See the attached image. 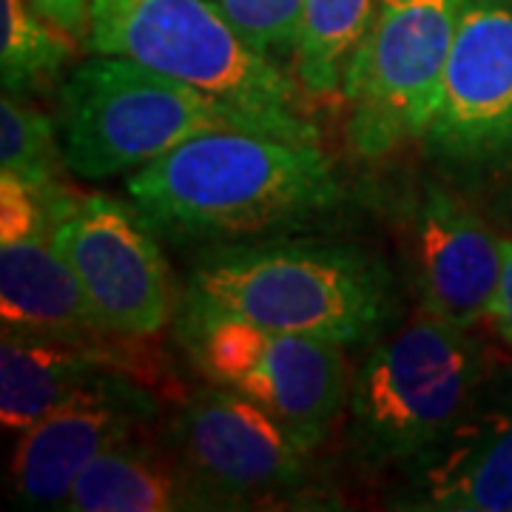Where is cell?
I'll list each match as a JSON object with an SVG mask.
<instances>
[{
	"label": "cell",
	"instance_id": "9a60e30c",
	"mask_svg": "<svg viewBox=\"0 0 512 512\" xmlns=\"http://www.w3.org/2000/svg\"><path fill=\"white\" fill-rule=\"evenodd\" d=\"M0 316L3 328L120 339L103 328L80 279L55 248L52 231L0 239Z\"/></svg>",
	"mask_w": 512,
	"mask_h": 512
},
{
	"label": "cell",
	"instance_id": "ba28073f",
	"mask_svg": "<svg viewBox=\"0 0 512 512\" xmlns=\"http://www.w3.org/2000/svg\"><path fill=\"white\" fill-rule=\"evenodd\" d=\"M168 450L205 510L282 507L308 493V453L251 399L220 384L194 390L168 424Z\"/></svg>",
	"mask_w": 512,
	"mask_h": 512
},
{
	"label": "cell",
	"instance_id": "8fae6325",
	"mask_svg": "<svg viewBox=\"0 0 512 512\" xmlns=\"http://www.w3.org/2000/svg\"><path fill=\"white\" fill-rule=\"evenodd\" d=\"M160 419V399L131 370H106L23 430L12 456V490L23 507L63 510L94 458L140 439Z\"/></svg>",
	"mask_w": 512,
	"mask_h": 512
},
{
	"label": "cell",
	"instance_id": "5bb4252c",
	"mask_svg": "<svg viewBox=\"0 0 512 512\" xmlns=\"http://www.w3.org/2000/svg\"><path fill=\"white\" fill-rule=\"evenodd\" d=\"M114 342L43 330L3 328L0 339V421L6 433H23L57 404L106 370H131Z\"/></svg>",
	"mask_w": 512,
	"mask_h": 512
},
{
	"label": "cell",
	"instance_id": "ffe728a7",
	"mask_svg": "<svg viewBox=\"0 0 512 512\" xmlns=\"http://www.w3.org/2000/svg\"><path fill=\"white\" fill-rule=\"evenodd\" d=\"M256 52L276 63L293 55L305 0H211Z\"/></svg>",
	"mask_w": 512,
	"mask_h": 512
},
{
	"label": "cell",
	"instance_id": "8992f818",
	"mask_svg": "<svg viewBox=\"0 0 512 512\" xmlns=\"http://www.w3.org/2000/svg\"><path fill=\"white\" fill-rule=\"evenodd\" d=\"M177 339L205 382L259 404L308 456L348 410V348L336 342L274 333L188 305L177 316Z\"/></svg>",
	"mask_w": 512,
	"mask_h": 512
},
{
	"label": "cell",
	"instance_id": "9c48e42d",
	"mask_svg": "<svg viewBox=\"0 0 512 512\" xmlns=\"http://www.w3.org/2000/svg\"><path fill=\"white\" fill-rule=\"evenodd\" d=\"M421 146L458 177L512 165V0H464L439 109Z\"/></svg>",
	"mask_w": 512,
	"mask_h": 512
},
{
	"label": "cell",
	"instance_id": "44dd1931",
	"mask_svg": "<svg viewBox=\"0 0 512 512\" xmlns=\"http://www.w3.org/2000/svg\"><path fill=\"white\" fill-rule=\"evenodd\" d=\"M32 6L63 35L86 46L92 29V0H32Z\"/></svg>",
	"mask_w": 512,
	"mask_h": 512
},
{
	"label": "cell",
	"instance_id": "7c38bea8",
	"mask_svg": "<svg viewBox=\"0 0 512 512\" xmlns=\"http://www.w3.org/2000/svg\"><path fill=\"white\" fill-rule=\"evenodd\" d=\"M393 507L512 512V373L487 379L464 416L404 467Z\"/></svg>",
	"mask_w": 512,
	"mask_h": 512
},
{
	"label": "cell",
	"instance_id": "277c9868",
	"mask_svg": "<svg viewBox=\"0 0 512 512\" xmlns=\"http://www.w3.org/2000/svg\"><path fill=\"white\" fill-rule=\"evenodd\" d=\"M490 379L467 328L419 308L367 353L348 393L350 444L373 467H410L456 424Z\"/></svg>",
	"mask_w": 512,
	"mask_h": 512
},
{
	"label": "cell",
	"instance_id": "6da1fadb",
	"mask_svg": "<svg viewBox=\"0 0 512 512\" xmlns=\"http://www.w3.org/2000/svg\"><path fill=\"white\" fill-rule=\"evenodd\" d=\"M128 202L154 234L225 245L279 237L345 200L328 151L311 140L208 131L126 177Z\"/></svg>",
	"mask_w": 512,
	"mask_h": 512
},
{
	"label": "cell",
	"instance_id": "2e32d148",
	"mask_svg": "<svg viewBox=\"0 0 512 512\" xmlns=\"http://www.w3.org/2000/svg\"><path fill=\"white\" fill-rule=\"evenodd\" d=\"M63 510L168 512L205 510V504L177 456L140 436L94 458L77 478Z\"/></svg>",
	"mask_w": 512,
	"mask_h": 512
},
{
	"label": "cell",
	"instance_id": "ac0fdd59",
	"mask_svg": "<svg viewBox=\"0 0 512 512\" xmlns=\"http://www.w3.org/2000/svg\"><path fill=\"white\" fill-rule=\"evenodd\" d=\"M66 168L57 140L55 117L29 106L23 97L3 94L0 100V174H9L29 185L43 200L55 225L72 211L80 194L63 183Z\"/></svg>",
	"mask_w": 512,
	"mask_h": 512
},
{
	"label": "cell",
	"instance_id": "7a4b0ae2",
	"mask_svg": "<svg viewBox=\"0 0 512 512\" xmlns=\"http://www.w3.org/2000/svg\"><path fill=\"white\" fill-rule=\"evenodd\" d=\"M183 305L356 348L390 328L393 279L353 242L279 234L214 245L191 268Z\"/></svg>",
	"mask_w": 512,
	"mask_h": 512
},
{
	"label": "cell",
	"instance_id": "5b68a950",
	"mask_svg": "<svg viewBox=\"0 0 512 512\" xmlns=\"http://www.w3.org/2000/svg\"><path fill=\"white\" fill-rule=\"evenodd\" d=\"M86 49L137 60L271 120L291 140L319 143L299 109V83L211 0H92Z\"/></svg>",
	"mask_w": 512,
	"mask_h": 512
},
{
	"label": "cell",
	"instance_id": "d6986e66",
	"mask_svg": "<svg viewBox=\"0 0 512 512\" xmlns=\"http://www.w3.org/2000/svg\"><path fill=\"white\" fill-rule=\"evenodd\" d=\"M80 43L43 18L32 0H0V83L3 94L32 97L57 89Z\"/></svg>",
	"mask_w": 512,
	"mask_h": 512
},
{
	"label": "cell",
	"instance_id": "52a82bcc",
	"mask_svg": "<svg viewBox=\"0 0 512 512\" xmlns=\"http://www.w3.org/2000/svg\"><path fill=\"white\" fill-rule=\"evenodd\" d=\"M461 9L464 0H379L342 89L356 154L379 160L421 143L439 109Z\"/></svg>",
	"mask_w": 512,
	"mask_h": 512
},
{
	"label": "cell",
	"instance_id": "4fadbf2b",
	"mask_svg": "<svg viewBox=\"0 0 512 512\" xmlns=\"http://www.w3.org/2000/svg\"><path fill=\"white\" fill-rule=\"evenodd\" d=\"M410 234L421 308L467 330L490 322L501 279V237L450 188L430 180L413 205Z\"/></svg>",
	"mask_w": 512,
	"mask_h": 512
},
{
	"label": "cell",
	"instance_id": "30bf717a",
	"mask_svg": "<svg viewBox=\"0 0 512 512\" xmlns=\"http://www.w3.org/2000/svg\"><path fill=\"white\" fill-rule=\"evenodd\" d=\"M52 242L111 336L143 342L174 319L168 265L143 214L111 194H80Z\"/></svg>",
	"mask_w": 512,
	"mask_h": 512
},
{
	"label": "cell",
	"instance_id": "3957f363",
	"mask_svg": "<svg viewBox=\"0 0 512 512\" xmlns=\"http://www.w3.org/2000/svg\"><path fill=\"white\" fill-rule=\"evenodd\" d=\"M55 126L66 171L86 183L131 177L208 131L239 128L285 137L271 120L185 80L94 52L60 80Z\"/></svg>",
	"mask_w": 512,
	"mask_h": 512
},
{
	"label": "cell",
	"instance_id": "603a6c76",
	"mask_svg": "<svg viewBox=\"0 0 512 512\" xmlns=\"http://www.w3.org/2000/svg\"><path fill=\"white\" fill-rule=\"evenodd\" d=\"M501 205H504V211H507V217L512 220V185L507 188V194H504V200H501Z\"/></svg>",
	"mask_w": 512,
	"mask_h": 512
},
{
	"label": "cell",
	"instance_id": "7402d4cb",
	"mask_svg": "<svg viewBox=\"0 0 512 512\" xmlns=\"http://www.w3.org/2000/svg\"><path fill=\"white\" fill-rule=\"evenodd\" d=\"M490 325L504 339V345L512 348V239L501 237V279L495 291Z\"/></svg>",
	"mask_w": 512,
	"mask_h": 512
},
{
	"label": "cell",
	"instance_id": "e0dca14e",
	"mask_svg": "<svg viewBox=\"0 0 512 512\" xmlns=\"http://www.w3.org/2000/svg\"><path fill=\"white\" fill-rule=\"evenodd\" d=\"M379 0H305L293 43V80L311 97L345 89L353 57L373 26Z\"/></svg>",
	"mask_w": 512,
	"mask_h": 512
}]
</instances>
